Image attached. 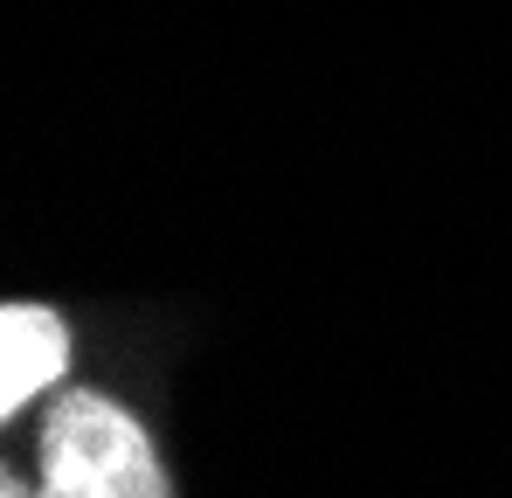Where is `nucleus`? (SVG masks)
<instances>
[{"mask_svg": "<svg viewBox=\"0 0 512 498\" xmlns=\"http://www.w3.org/2000/svg\"><path fill=\"white\" fill-rule=\"evenodd\" d=\"M35 471L42 498H173L153 429L97 388L56 395L35 436Z\"/></svg>", "mask_w": 512, "mask_h": 498, "instance_id": "f257e3e1", "label": "nucleus"}, {"mask_svg": "<svg viewBox=\"0 0 512 498\" xmlns=\"http://www.w3.org/2000/svg\"><path fill=\"white\" fill-rule=\"evenodd\" d=\"M63 374H70V326L49 305H28V298L0 305V415L14 422Z\"/></svg>", "mask_w": 512, "mask_h": 498, "instance_id": "f03ea898", "label": "nucleus"}, {"mask_svg": "<svg viewBox=\"0 0 512 498\" xmlns=\"http://www.w3.org/2000/svg\"><path fill=\"white\" fill-rule=\"evenodd\" d=\"M0 498H42V492H35L28 478H14V471H7V478H0Z\"/></svg>", "mask_w": 512, "mask_h": 498, "instance_id": "7ed1b4c3", "label": "nucleus"}]
</instances>
